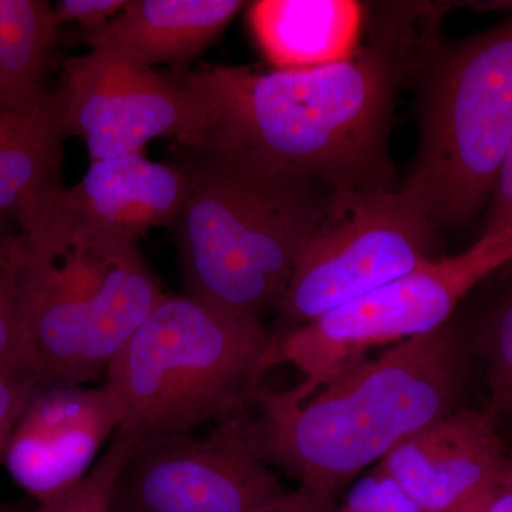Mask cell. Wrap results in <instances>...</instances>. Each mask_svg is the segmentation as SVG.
Segmentation results:
<instances>
[{
  "label": "cell",
  "instance_id": "cell-20",
  "mask_svg": "<svg viewBox=\"0 0 512 512\" xmlns=\"http://www.w3.org/2000/svg\"><path fill=\"white\" fill-rule=\"evenodd\" d=\"M333 512H421L393 478L373 467L357 478L345 501Z\"/></svg>",
  "mask_w": 512,
  "mask_h": 512
},
{
  "label": "cell",
  "instance_id": "cell-10",
  "mask_svg": "<svg viewBox=\"0 0 512 512\" xmlns=\"http://www.w3.org/2000/svg\"><path fill=\"white\" fill-rule=\"evenodd\" d=\"M60 87L69 137L82 138L90 164L143 153L154 138L187 147L204 124L200 101L180 80L103 50L67 60Z\"/></svg>",
  "mask_w": 512,
  "mask_h": 512
},
{
  "label": "cell",
  "instance_id": "cell-4",
  "mask_svg": "<svg viewBox=\"0 0 512 512\" xmlns=\"http://www.w3.org/2000/svg\"><path fill=\"white\" fill-rule=\"evenodd\" d=\"M63 190L20 234V308L45 383L86 384L106 375L165 292L138 244L77 217Z\"/></svg>",
  "mask_w": 512,
  "mask_h": 512
},
{
  "label": "cell",
  "instance_id": "cell-5",
  "mask_svg": "<svg viewBox=\"0 0 512 512\" xmlns=\"http://www.w3.org/2000/svg\"><path fill=\"white\" fill-rule=\"evenodd\" d=\"M271 336L261 320L165 293L104 375L123 412L119 433L140 443L227 420L265 375Z\"/></svg>",
  "mask_w": 512,
  "mask_h": 512
},
{
  "label": "cell",
  "instance_id": "cell-22",
  "mask_svg": "<svg viewBox=\"0 0 512 512\" xmlns=\"http://www.w3.org/2000/svg\"><path fill=\"white\" fill-rule=\"evenodd\" d=\"M128 0H60L53 10L57 25L79 23L84 33L96 32L126 9Z\"/></svg>",
  "mask_w": 512,
  "mask_h": 512
},
{
  "label": "cell",
  "instance_id": "cell-13",
  "mask_svg": "<svg viewBox=\"0 0 512 512\" xmlns=\"http://www.w3.org/2000/svg\"><path fill=\"white\" fill-rule=\"evenodd\" d=\"M62 87L0 92V220L28 231L63 190Z\"/></svg>",
  "mask_w": 512,
  "mask_h": 512
},
{
  "label": "cell",
  "instance_id": "cell-6",
  "mask_svg": "<svg viewBox=\"0 0 512 512\" xmlns=\"http://www.w3.org/2000/svg\"><path fill=\"white\" fill-rule=\"evenodd\" d=\"M417 79L419 141L400 191L437 231L463 227L493 197L512 143V15L437 43Z\"/></svg>",
  "mask_w": 512,
  "mask_h": 512
},
{
  "label": "cell",
  "instance_id": "cell-25",
  "mask_svg": "<svg viewBox=\"0 0 512 512\" xmlns=\"http://www.w3.org/2000/svg\"><path fill=\"white\" fill-rule=\"evenodd\" d=\"M335 505L325 503L306 488L296 487L268 512H333Z\"/></svg>",
  "mask_w": 512,
  "mask_h": 512
},
{
  "label": "cell",
  "instance_id": "cell-7",
  "mask_svg": "<svg viewBox=\"0 0 512 512\" xmlns=\"http://www.w3.org/2000/svg\"><path fill=\"white\" fill-rule=\"evenodd\" d=\"M512 259V227L481 235L466 251L424 262L409 274L298 328L271 336L265 373L288 365L318 384L365 357L443 328L458 303Z\"/></svg>",
  "mask_w": 512,
  "mask_h": 512
},
{
  "label": "cell",
  "instance_id": "cell-18",
  "mask_svg": "<svg viewBox=\"0 0 512 512\" xmlns=\"http://www.w3.org/2000/svg\"><path fill=\"white\" fill-rule=\"evenodd\" d=\"M19 251L20 241L9 255L0 258V369H26L37 373L20 308Z\"/></svg>",
  "mask_w": 512,
  "mask_h": 512
},
{
  "label": "cell",
  "instance_id": "cell-16",
  "mask_svg": "<svg viewBox=\"0 0 512 512\" xmlns=\"http://www.w3.org/2000/svg\"><path fill=\"white\" fill-rule=\"evenodd\" d=\"M365 10L352 0H262L249 9V23L276 70L315 69L359 49Z\"/></svg>",
  "mask_w": 512,
  "mask_h": 512
},
{
  "label": "cell",
  "instance_id": "cell-15",
  "mask_svg": "<svg viewBox=\"0 0 512 512\" xmlns=\"http://www.w3.org/2000/svg\"><path fill=\"white\" fill-rule=\"evenodd\" d=\"M244 5L238 0H128L120 15L83 39L90 50L153 69L200 55Z\"/></svg>",
  "mask_w": 512,
  "mask_h": 512
},
{
  "label": "cell",
  "instance_id": "cell-14",
  "mask_svg": "<svg viewBox=\"0 0 512 512\" xmlns=\"http://www.w3.org/2000/svg\"><path fill=\"white\" fill-rule=\"evenodd\" d=\"M191 187L185 161L156 163L138 153L90 164L79 183L64 187L62 198L87 224L138 244L153 229L173 227Z\"/></svg>",
  "mask_w": 512,
  "mask_h": 512
},
{
  "label": "cell",
  "instance_id": "cell-8",
  "mask_svg": "<svg viewBox=\"0 0 512 512\" xmlns=\"http://www.w3.org/2000/svg\"><path fill=\"white\" fill-rule=\"evenodd\" d=\"M437 234L400 188L339 195L299 258L278 308L281 330L311 323L434 259Z\"/></svg>",
  "mask_w": 512,
  "mask_h": 512
},
{
  "label": "cell",
  "instance_id": "cell-27",
  "mask_svg": "<svg viewBox=\"0 0 512 512\" xmlns=\"http://www.w3.org/2000/svg\"><path fill=\"white\" fill-rule=\"evenodd\" d=\"M20 241V232H13L8 222L0 220V258L9 255Z\"/></svg>",
  "mask_w": 512,
  "mask_h": 512
},
{
  "label": "cell",
  "instance_id": "cell-3",
  "mask_svg": "<svg viewBox=\"0 0 512 512\" xmlns=\"http://www.w3.org/2000/svg\"><path fill=\"white\" fill-rule=\"evenodd\" d=\"M187 150L192 187L173 228L188 295L261 320L281 305L340 194L315 175L252 154Z\"/></svg>",
  "mask_w": 512,
  "mask_h": 512
},
{
  "label": "cell",
  "instance_id": "cell-17",
  "mask_svg": "<svg viewBox=\"0 0 512 512\" xmlns=\"http://www.w3.org/2000/svg\"><path fill=\"white\" fill-rule=\"evenodd\" d=\"M134 443L117 431L89 476L72 493L56 503L36 507L33 512H113L117 481Z\"/></svg>",
  "mask_w": 512,
  "mask_h": 512
},
{
  "label": "cell",
  "instance_id": "cell-26",
  "mask_svg": "<svg viewBox=\"0 0 512 512\" xmlns=\"http://www.w3.org/2000/svg\"><path fill=\"white\" fill-rule=\"evenodd\" d=\"M13 74H15V67H13L12 49L0 18V92L12 89Z\"/></svg>",
  "mask_w": 512,
  "mask_h": 512
},
{
  "label": "cell",
  "instance_id": "cell-2",
  "mask_svg": "<svg viewBox=\"0 0 512 512\" xmlns=\"http://www.w3.org/2000/svg\"><path fill=\"white\" fill-rule=\"evenodd\" d=\"M460 339L450 325L357 360L318 384L256 387L242 417L251 446L325 503L404 440L457 410Z\"/></svg>",
  "mask_w": 512,
  "mask_h": 512
},
{
  "label": "cell",
  "instance_id": "cell-21",
  "mask_svg": "<svg viewBox=\"0 0 512 512\" xmlns=\"http://www.w3.org/2000/svg\"><path fill=\"white\" fill-rule=\"evenodd\" d=\"M45 384L32 370L0 369V457L23 410Z\"/></svg>",
  "mask_w": 512,
  "mask_h": 512
},
{
  "label": "cell",
  "instance_id": "cell-23",
  "mask_svg": "<svg viewBox=\"0 0 512 512\" xmlns=\"http://www.w3.org/2000/svg\"><path fill=\"white\" fill-rule=\"evenodd\" d=\"M512 227V143L505 157L488 207L483 234Z\"/></svg>",
  "mask_w": 512,
  "mask_h": 512
},
{
  "label": "cell",
  "instance_id": "cell-1",
  "mask_svg": "<svg viewBox=\"0 0 512 512\" xmlns=\"http://www.w3.org/2000/svg\"><path fill=\"white\" fill-rule=\"evenodd\" d=\"M446 5L384 6L349 59L305 70L211 67L180 83L204 124L185 148L237 151L315 175L340 195L397 190L389 143L403 86L440 42Z\"/></svg>",
  "mask_w": 512,
  "mask_h": 512
},
{
  "label": "cell",
  "instance_id": "cell-11",
  "mask_svg": "<svg viewBox=\"0 0 512 512\" xmlns=\"http://www.w3.org/2000/svg\"><path fill=\"white\" fill-rule=\"evenodd\" d=\"M121 424L123 412L106 384H45L13 427L0 464L36 507H45L89 476Z\"/></svg>",
  "mask_w": 512,
  "mask_h": 512
},
{
  "label": "cell",
  "instance_id": "cell-28",
  "mask_svg": "<svg viewBox=\"0 0 512 512\" xmlns=\"http://www.w3.org/2000/svg\"><path fill=\"white\" fill-rule=\"evenodd\" d=\"M29 505L26 503H0V512H28Z\"/></svg>",
  "mask_w": 512,
  "mask_h": 512
},
{
  "label": "cell",
  "instance_id": "cell-9",
  "mask_svg": "<svg viewBox=\"0 0 512 512\" xmlns=\"http://www.w3.org/2000/svg\"><path fill=\"white\" fill-rule=\"evenodd\" d=\"M289 493L238 416L204 439L187 434L134 443L113 512H268Z\"/></svg>",
  "mask_w": 512,
  "mask_h": 512
},
{
  "label": "cell",
  "instance_id": "cell-24",
  "mask_svg": "<svg viewBox=\"0 0 512 512\" xmlns=\"http://www.w3.org/2000/svg\"><path fill=\"white\" fill-rule=\"evenodd\" d=\"M454 512H512V453L500 476L471 503Z\"/></svg>",
  "mask_w": 512,
  "mask_h": 512
},
{
  "label": "cell",
  "instance_id": "cell-12",
  "mask_svg": "<svg viewBox=\"0 0 512 512\" xmlns=\"http://www.w3.org/2000/svg\"><path fill=\"white\" fill-rule=\"evenodd\" d=\"M497 417L457 409L399 444L377 468L396 481L421 512H454L483 493L510 451Z\"/></svg>",
  "mask_w": 512,
  "mask_h": 512
},
{
  "label": "cell",
  "instance_id": "cell-19",
  "mask_svg": "<svg viewBox=\"0 0 512 512\" xmlns=\"http://www.w3.org/2000/svg\"><path fill=\"white\" fill-rule=\"evenodd\" d=\"M490 403L487 409L500 420L512 413V295L491 320L485 338Z\"/></svg>",
  "mask_w": 512,
  "mask_h": 512
}]
</instances>
